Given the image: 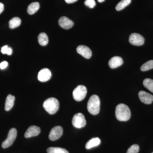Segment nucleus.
<instances>
[{"label": "nucleus", "instance_id": "obj_1", "mask_svg": "<svg viewBox=\"0 0 153 153\" xmlns=\"http://www.w3.org/2000/svg\"><path fill=\"white\" fill-rule=\"evenodd\" d=\"M116 117L120 121H126L130 119L131 116L130 110L127 105L120 103L116 108Z\"/></svg>", "mask_w": 153, "mask_h": 153}, {"label": "nucleus", "instance_id": "obj_2", "mask_svg": "<svg viewBox=\"0 0 153 153\" xmlns=\"http://www.w3.org/2000/svg\"><path fill=\"white\" fill-rule=\"evenodd\" d=\"M87 109L91 114L95 115L98 114L100 109V100L98 96L93 95L88 102Z\"/></svg>", "mask_w": 153, "mask_h": 153}, {"label": "nucleus", "instance_id": "obj_3", "mask_svg": "<svg viewBox=\"0 0 153 153\" xmlns=\"http://www.w3.org/2000/svg\"><path fill=\"white\" fill-rule=\"evenodd\" d=\"M59 101L57 99L51 97L46 100L43 103L44 109L50 114H55L59 108Z\"/></svg>", "mask_w": 153, "mask_h": 153}, {"label": "nucleus", "instance_id": "obj_4", "mask_svg": "<svg viewBox=\"0 0 153 153\" xmlns=\"http://www.w3.org/2000/svg\"><path fill=\"white\" fill-rule=\"evenodd\" d=\"M87 92V88L85 86L83 85H78L73 91V98L76 101H82L86 96Z\"/></svg>", "mask_w": 153, "mask_h": 153}, {"label": "nucleus", "instance_id": "obj_5", "mask_svg": "<svg viewBox=\"0 0 153 153\" xmlns=\"http://www.w3.org/2000/svg\"><path fill=\"white\" fill-rule=\"evenodd\" d=\"M17 135V130L15 128H12L9 131L7 139L2 144V147L4 149H6L10 146L13 143L14 141L16 138Z\"/></svg>", "mask_w": 153, "mask_h": 153}, {"label": "nucleus", "instance_id": "obj_6", "mask_svg": "<svg viewBox=\"0 0 153 153\" xmlns=\"http://www.w3.org/2000/svg\"><path fill=\"white\" fill-rule=\"evenodd\" d=\"M86 122L84 115L78 113L74 116L72 120V124L74 127L77 128H82L86 125Z\"/></svg>", "mask_w": 153, "mask_h": 153}, {"label": "nucleus", "instance_id": "obj_7", "mask_svg": "<svg viewBox=\"0 0 153 153\" xmlns=\"http://www.w3.org/2000/svg\"><path fill=\"white\" fill-rule=\"evenodd\" d=\"M129 41L131 44L134 46H140L144 44L145 39L138 33H134L130 36Z\"/></svg>", "mask_w": 153, "mask_h": 153}, {"label": "nucleus", "instance_id": "obj_8", "mask_svg": "<svg viewBox=\"0 0 153 153\" xmlns=\"http://www.w3.org/2000/svg\"><path fill=\"white\" fill-rule=\"evenodd\" d=\"M63 133V129L60 126H56L51 130L49 138L52 141H55L60 138Z\"/></svg>", "mask_w": 153, "mask_h": 153}, {"label": "nucleus", "instance_id": "obj_9", "mask_svg": "<svg viewBox=\"0 0 153 153\" xmlns=\"http://www.w3.org/2000/svg\"><path fill=\"white\" fill-rule=\"evenodd\" d=\"M52 76L51 71L47 68H44L39 71L38 79L41 82H45L49 80Z\"/></svg>", "mask_w": 153, "mask_h": 153}, {"label": "nucleus", "instance_id": "obj_10", "mask_svg": "<svg viewBox=\"0 0 153 153\" xmlns=\"http://www.w3.org/2000/svg\"><path fill=\"white\" fill-rule=\"evenodd\" d=\"M76 52L86 59H89L92 56V52L89 47L84 45H80L76 48Z\"/></svg>", "mask_w": 153, "mask_h": 153}, {"label": "nucleus", "instance_id": "obj_11", "mask_svg": "<svg viewBox=\"0 0 153 153\" xmlns=\"http://www.w3.org/2000/svg\"><path fill=\"white\" fill-rule=\"evenodd\" d=\"M140 100L146 104H151L153 101V96L143 91H141L138 94Z\"/></svg>", "mask_w": 153, "mask_h": 153}, {"label": "nucleus", "instance_id": "obj_12", "mask_svg": "<svg viewBox=\"0 0 153 153\" xmlns=\"http://www.w3.org/2000/svg\"><path fill=\"white\" fill-rule=\"evenodd\" d=\"M58 24L61 28L65 30H68L74 26V22L67 17H61L58 21Z\"/></svg>", "mask_w": 153, "mask_h": 153}, {"label": "nucleus", "instance_id": "obj_13", "mask_svg": "<svg viewBox=\"0 0 153 153\" xmlns=\"http://www.w3.org/2000/svg\"><path fill=\"white\" fill-rule=\"evenodd\" d=\"M41 132V129L39 127L36 126H30L28 128L25 134L26 138H30L31 137L38 136Z\"/></svg>", "mask_w": 153, "mask_h": 153}, {"label": "nucleus", "instance_id": "obj_14", "mask_svg": "<svg viewBox=\"0 0 153 153\" xmlns=\"http://www.w3.org/2000/svg\"><path fill=\"white\" fill-rule=\"evenodd\" d=\"M123 63V60L120 57L115 56L112 57L108 62V65L111 68H117L121 66Z\"/></svg>", "mask_w": 153, "mask_h": 153}, {"label": "nucleus", "instance_id": "obj_15", "mask_svg": "<svg viewBox=\"0 0 153 153\" xmlns=\"http://www.w3.org/2000/svg\"><path fill=\"white\" fill-rule=\"evenodd\" d=\"M15 97L14 96L9 94L6 98L5 110L6 111H9L13 108L14 105Z\"/></svg>", "mask_w": 153, "mask_h": 153}, {"label": "nucleus", "instance_id": "obj_16", "mask_svg": "<svg viewBox=\"0 0 153 153\" xmlns=\"http://www.w3.org/2000/svg\"><path fill=\"white\" fill-rule=\"evenodd\" d=\"M101 141L98 137L93 138L89 140L85 145V149H89L91 148L97 146L100 144Z\"/></svg>", "mask_w": 153, "mask_h": 153}, {"label": "nucleus", "instance_id": "obj_17", "mask_svg": "<svg viewBox=\"0 0 153 153\" xmlns=\"http://www.w3.org/2000/svg\"><path fill=\"white\" fill-rule=\"evenodd\" d=\"M40 8V4L38 2H33L31 3L28 6L27 13L30 15H33L35 14Z\"/></svg>", "mask_w": 153, "mask_h": 153}, {"label": "nucleus", "instance_id": "obj_18", "mask_svg": "<svg viewBox=\"0 0 153 153\" xmlns=\"http://www.w3.org/2000/svg\"><path fill=\"white\" fill-rule=\"evenodd\" d=\"M38 41L41 46H46L49 42V39L47 34L44 33H40L38 36Z\"/></svg>", "mask_w": 153, "mask_h": 153}, {"label": "nucleus", "instance_id": "obj_19", "mask_svg": "<svg viewBox=\"0 0 153 153\" xmlns=\"http://www.w3.org/2000/svg\"><path fill=\"white\" fill-rule=\"evenodd\" d=\"M21 19L19 17H15L10 20L9 22V27L10 29H13L18 27L21 24Z\"/></svg>", "mask_w": 153, "mask_h": 153}, {"label": "nucleus", "instance_id": "obj_20", "mask_svg": "<svg viewBox=\"0 0 153 153\" xmlns=\"http://www.w3.org/2000/svg\"><path fill=\"white\" fill-rule=\"evenodd\" d=\"M131 1V0H122L115 7L116 10L117 11H120L123 10L127 6H128Z\"/></svg>", "mask_w": 153, "mask_h": 153}, {"label": "nucleus", "instance_id": "obj_21", "mask_svg": "<svg viewBox=\"0 0 153 153\" xmlns=\"http://www.w3.org/2000/svg\"><path fill=\"white\" fill-rule=\"evenodd\" d=\"M48 153H69L68 151L63 148L59 147H50L47 149Z\"/></svg>", "mask_w": 153, "mask_h": 153}, {"label": "nucleus", "instance_id": "obj_22", "mask_svg": "<svg viewBox=\"0 0 153 153\" xmlns=\"http://www.w3.org/2000/svg\"><path fill=\"white\" fill-rule=\"evenodd\" d=\"M144 86L153 93V79L146 78L143 82Z\"/></svg>", "mask_w": 153, "mask_h": 153}, {"label": "nucleus", "instance_id": "obj_23", "mask_svg": "<svg viewBox=\"0 0 153 153\" xmlns=\"http://www.w3.org/2000/svg\"><path fill=\"white\" fill-rule=\"evenodd\" d=\"M153 68V60H149L146 62L141 67V70L142 71H148Z\"/></svg>", "mask_w": 153, "mask_h": 153}, {"label": "nucleus", "instance_id": "obj_24", "mask_svg": "<svg viewBox=\"0 0 153 153\" xmlns=\"http://www.w3.org/2000/svg\"><path fill=\"white\" fill-rule=\"evenodd\" d=\"M1 52L3 54H7L8 55H11L13 53L12 48L9 47L7 45H5L2 47L1 49Z\"/></svg>", "mask_w": 153, "mask_h": 153}, {"label": "nucleus", "instance_id": "obj_25", "mask_svg": "<svg viewBox=\"0 0 153 153\" xmlns=\"http://www.w3.org/2000/svg\"><path fill=\"white\" fill-rule=\"evenodd\" d=\"M140 147L138 145L134 144L129 148L126 153H138Z\"/></svg>", "mask_w": 153, "mask_h": 153}, {"label": "nucleus", "instance_id": "obj_26", "mask_svg": "<svg viewBox=\"0 0 153 153\" xmlns=\"http://www.w3.org/2000/svg\"><path fill=\"white\" fill-rule=\"evenodd\" d=\"M84 4L85 5L90 8H93L96 5V2L94 0H85Z\"/></svg>", "mask_w": 153, "mask_h": 153}, {"label": "nucleus", "instance_id": "obj_27", "mask_svg": "<svg viewBox=\"0 0 153 153\" xmlns=\"http://www.w3.org/2000/svg\"><path fill=\"white\" fill-rule=\"evenodd\" d=\"M8 63L6 61H3L1 63H0V68L1 69H4L7 67Z\"/></svg>", "mask_w": 153, "mask_h": 153}, {"label": "nucleus", "instance_id": "obj_28", "mask_svg": "<svg viewBox=\"0 0 153 153\" xmlns=\"http://www.w3.org/2000/svg\"><path fill=\"white\" fill-rule=\"evenodd\" d=\"M4 10V5L2 3H0V14L2 13Z\"/></svg>", "mask_w": 153, "mask_h": 153}, {"label": "nucleus", "instance_id": "obj_29", "mask_svg": "<svg viewBox=\"0 0 153 153\" xmlns=\"http://www.w3.org/2000/svg\"><path fill=\"white\" fill-rule=\"evenodd\" d=\"M65 1L68 4H72L77 1L78 0H65Z\"/></svg>", "mask_w": 153, "mask_h": 153}, {"label": "nucleus", "instance_id": "obj_30", "mask_svg": "<svg viewBox=\"0 0 153 153\" xmlns=\"http://www.w3.org/2000/svg\"><path fill=\"white\" fill-rule=\"evenodd\" d=\"M99 2L101 3L102 2L104 1L105 0H97Z\"/></svg>", "mask_w": 153, "mask_h": 153}, {"label": "nucleus", "instance_id": "obj_31", "mask_svg": "<svg viewBox=\"0 0 153 153\" xmlns=\"http://www.w3.org/2000/svg\"><path fill=\"white\" fill-rule=\"evenodd\" d=\"M152 153H153V152Z\"/></svg>", "mask_w": 153, "mask_h": 153}]
</instances>
